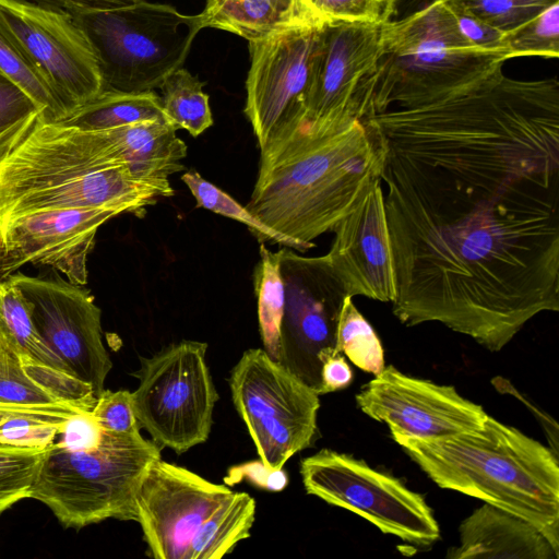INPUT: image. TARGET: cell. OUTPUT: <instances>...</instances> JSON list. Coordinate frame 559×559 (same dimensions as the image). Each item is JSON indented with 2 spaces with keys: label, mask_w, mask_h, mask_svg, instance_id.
<instances>
[{
  "label": "cell",
  "mask_w": 559,
  "mask_h": 559,
  "mask_svg": "<svg viewBox=\"0 0 559 559\" xmlns=\"http://www.w3.org/2000/svg\"><path fill=\"white\" fill-rule=\"evenodd\" d=\"M233 492L199 474L155 460L141 479L135 522L147 552L155 559H187L191 539L202 522Z\"/></svg>",
  "instance_id": "2e32d148"
},
{
  "label": "cell",
  "mask_w": 559,
  "mask_h": 559,
  "mask_svg": "<svg viewBox=\"0 0 559 559\" xmlns=\"http://www.w3.org/2000/svg\"><path fill=\"white\" fill-rule=\"evenodd\" d=\"M153 441L102 430L92 448L50 443L29 497L44 503L67 528L108 519L135 521V497L148 466L160 456Z\"/></svg>",
  "instance_id": "8992f818"
},
{
  "label": "cell",
  "mask_w": 559,
  "mask_h": 559,
  "mask_svg": "<svg viewBox=\"0 0 559 559\" xmlns=\"http://www.w3.org/2000/svg\"><path fill=\"white\" fill-rule=\"evenodd\" d=\"M0 403L69 405L91 412L96 397L90 384L16 354L0 336Z\"/></svg>",
  "instance_id": "44dd1931"
},
{
  "label": "cell",
  "mask_w": 559,
  "mask_h": 559,
  "mask_svg": "<svg viewBox=\"0 0 559 559\" xmlns=\"http://www.w3.org/2000/svg\"><path fill=\"white\" fill-rule=\"evenodd\" d=\"M0 24L68 115L102 93L96 52L70 12L31 0H0Z\"/></svg>",
  "instance_id": "7c38bea8"
},
{
  "label": "cell",
  "mask_w": 559,
  "mask_h": 559,
  "mask_svg": "<svg viewBox=\"0 0 559 559\" xmlns=\"http://www.w3.org/2000/svg\"><path fill=\"white\" fill-rule=\"evenodd\" d=\"M147 120H167L160 96L154 91L102 92L57 123L81 130H106Z\"/></svg>",
  "instance_id": "d4e9b609"
},
{
  "label": "cell",
  "mask_w": 559,
  "mask_h": 559,
  "mask_svg": "<svg viewBox=\"0 0 559 559\" xmlns=\"http://www.w3.org/2000/svg\"><path fill=\"white\" fill-rule=\"evenodd\" d=\"M206 350L204 342L183 340L141 358L132 407L140 427L160 449L182 454L209 439L218 394Z\"/></svg>",
  "instance_id": "ba28073f"
},
{
  "label": "cell",
  "mask_w": 559,
  "mask_h": 559,
  "mask_svg": "<svg viewBox=\"0 0 559 559\" xmlns=\"http://www.w3.org/2000/svg\"><path fill=\"white\" fill-rule=\"evenodd\" d=\"M362 413L388 425L391 433L421 440L449 438L479 427L487 413L453 385L384 367L356 395Z\"/></svg>",
  "instance_id": "9a60e30c"
},
{
  "label": "cell",
  "mask_w": 559,
  "mask_h": 559,
  "mask_svg": "<svg viewBox=\"0 0 559 559\" xmlns=\"http://www.w3.org/2000/svg\"><path fill=\"white\" fill-rule=\"evenodd\" d=\"M72 15L96 52L102 92L142 93L159 87L182 67L202 29L198 15L145 0Z\"/></svg>",
  "instance_id": "52a82bcc"
},
{
  "label": "cell",
  "mask_w": 559,
  "mask_h": 559,
  "mask_svg": "<svg viewBox=\"0 0 559 559\" xmlns=\"http://www.w3.org/2000/svg\"><path fill=\"white\" fill-rule=\"evenodd\" d=\"M326 253L349 297L396 298V278L381 178L374 179L332 229Z\"/></svg>",
  "instance_id": "d6986e66"
},
{
  "label": "cell",
  "mask_w": 559,
  "mask_h": 559,
  "mask_svg": "<svg viewBox=\"0 0 559 559\" xmlns=\"http://www.w3.org/2000/svg\"><path fill=\"white\" fill-rule=\"evenodd\" d=\"M503 44L509 60L530 56L558 58L559 2L506 33Z\"/></svg>",
  "instance_id": "836d02e7"
},
{
  "label": "cell",
  "mask_w": 559,
  "mask_h": 559,
  "mask_svg": "<svg viewBox=\"0 0 559 559\" xmlns=\"http://www.w3.org/2000/svg\"><path fill=\"white\" fill-rule=\"evenodd\" d=\"M234 406L259 459L281 469L311 447L318 432L319 394L264 349L243 352L229 376Z\"/></svg>",
  "instance_id": "9c48e42d"
},
{
  "label": "cell",
  "mask_w": 559,
  "mask_h": 559,
  "mask_svg": "<svg viewBox=\"0 0 559 559\" xmlns=\"http://www.w3.org/2000/svg\"><path fill=\"white\" fill-rule=\"evenodd\" d=\"M255 500L247 492L233 491L202 522L189 545L187 559H219L250 537Z\"/></svg>",
  "instance_id": "cb8c5ba5"
},
{
  "label": "cell",
  "mask_w": 559,
  "mask_h": 559,
  "mask_svg": "<svg viewBox=\"0 0 559 559\" xmlns=\"http://www.w3.org/2000/svg\"><path fill=\"white\" fill-rule=\"evenodd\" d=\"M277 252L285 285L280 362L320 395L321 361L336 352L337 321L348 295L328 254L307 258L287 247Z\"/></svg>",
  "instance_id": "8fae6325"
},
{
  "label": "cell",
  "mask_w": 559,
  "mask_h": 559,
  "mask_svg": "<svg viewBox=\"0 0 559 559\" xmlns=\"http://www.w3.org/2000/svg\"><path fill=\"white\" fill-rule=\"evenodd\" d=\"M322 25L249 41L245 114L260 150L304 121Z\"/></svg>",
  "instance_id": "4fadbf2b"
},
{
  "label": "cell",
  "mask_w": 559,
  "mask_h": 559,
  "mask_svg": "<svg viewBox=\"0 0 559 559\" xmlns=\"http://www.w3.org/2000/svg\"><path fill=\"white\" fill-rule=\"evenodd\" d=\"M391 436L439 487L528 521L559 550V463L551 449L489 415L449 438Z\"/></svg>",
  "instance_id": "3957f363"
},
{
  "label": "cell",
  "mask_w": 559,
  "mask_h": 559,
  "mask_svg": "<svg viewBox=\"0 0 559 559\" xmlns=\"http://www.w3.org/2000/svg\"><path fill=\"white\" fill-rule=\"evenodd\" d=\"M310 1V0H309ZM312 4V3H311Z\"/></svg>",
  "instance_id": "ee69618b"
},
{
  "label": "cell",
  "mask_w": 559,
  "mask_h": 559,
  "mask_svg": "<svg viewBox=\"0 0 559 559\" xmlns=\"http://www.w3.org/2000/svg\"><path fill=\"white\" fill-rule=\"evenodd\" d=\"M120 211L57 209L19 216L0 227V275L25 263L50 266L75 285L87 281V257L98 228Z\"/></svg>",
  "instance_id": "e0dca14e"
},
{
  "label": "cell",
  "mask_w": 559,
  "mask_h": 559,
  "mask_svg": "<svg viewBox=\"0 0 559 559\" xmlns=\"http://www.w3.org/2000/svg\"><path fill=\"white\" fill-rule=\"evenodd\" d=\"M201 28H217L248 41L326 21L309 0H206L198 14Z\"/></svg>",
  "instance_id": "7402d4cb"
},
{
  "label": "cell",
  "mask_w": 559,
  "mask_h": 559,
  "mask_svg": "<svg viewBox=\"0 0 559 559\" xmlns=\"http://www.w3.org/2000/svg\"><path fill=\"white\" fill-rule=\"evenodd\" d=\"M0 336L16 354L71 373L39 334L27 300L10 277L0 278Z\"/></svg>",
  "instance_id": "484cf974"
},
{
  "label": "cell",
  "mask_w": 559,
  "mask_h": 559,
  "mask_svg": "<svg viewBox=\"0 0 559 559\" xmlns=\"http://www.w3.org/2000/svg\"><path fill=\"white\" fill-rule=\"evenodd\" d=\"M35 2L76 13L90 10H110L128 7L140 0H33Z\"/></svg>",
  "instance_id": "b9f144b4"
},
{
  "label": "cell",
  "mask_w": 559,
  "mask_h": 559,
  "mask_svg": "<svg viewBox=\"0 0 559 559\" xmlns=\"http://www.w3.org/2000/svg\"><path fill=\"white\" fill-rule=\"evenodd\" d=\"M197 201L198 207L210 210L246 225L260 242L277 243L293 250L306 252L311 245L290 238L271 228L255 216L247 206L241 205L231 195L204 179L198 171L189 170L181 176Z\"/></svg>",
  "instance_id": "f1b7e54d"
},
{
  "label": "cell",
  "mask_w": 559,
  "mask_h": 559,
  "mask_svg": "<svg viewBox=\"0 0 559 559\" xmlns=\"http://www.w3.org/2000/svg\"><path fill=\"white\" fill-rule=\"evenodd\" d=\"M326 21L383 24L395 13L390 0H310Z\"/></svg>",
  "instance_id": "d590c367"
},
{
  "label": "cell",
  "mask_w": 559,
  "mask_h": 559,
  "mask_svg": "<svg viewBox=\"0 0 559 559\" xmlns=\"http://www.w3.org/2000/svg\"><path fill=\"white\" fill-rule=\"evenodd\" d=\"M300 475L307 493L356 513L384 534L418 546L440 538L439 524L425 499L362 460L322 449L301 460Z\"/></svg>",
  "instance_id": "30bf717a"
},
{
  "label": "cell",
  "mask_w": 559,
  "mask_h": 559,
  "mask_svg": "<svg viewBox=\"0 0 559 559\" xmlns=\"http://www.w3.org/2000/svg\"><path fill=\"white\" fill-rule=\"evenodd\" d=\"M253 286L263 349L271 358L280 361L285 285L281 273L278 252L270 251L263 243L260 246V260L253 273Z\"/></svg>",
  "instance_id": "4316f807"
},
{
  "label": "cell",
  "mask_w": 559,
  "mask_h": 559,
  "mask_svg": "<svg viewBox=\"0 0 559 559\" xmlns=\"http://www.w3.org/2000/svg\"><path fill=\"white\" fill-rule=\"evenodd\" d=\"M129 171L139 179L164 181L185 169L187 145L167 120H147L108 129Z\"/></svg>",
  "instance_id": "603a6c76"
},
{
  "label": "cell",
  "mask_w": 559,
  "mask_h": 559,
  "mask_svg": "<svg viewBox=\"0 0 559 559\" xmlns=\"http://www.w3.org/2000/svg\"><path fill=\"white\" fill-rule=\"evenodd\" d=\"M260 152L247 207L271 228L312 247L380 178L382 168L381 150L360 119L302 122Z\"/></svg>",
  "instance_id": "7a4b0ae2"
},
{
  "label": "cell",
  "mask_w": 559,
  "mask_h": 559,
  "mask_svg": "<svg viewBox=\"0 0 559 559\" xmlns=\"http://www.w3.org/2000/svg\"><path fill=\"white\" fill-rule=\"evenodd\" d=\"M380 27L343 21L320 27L302 122L328 126L358 119L356 96L379 58Z\"/></svg>",
  "instance_id": "ac0fdd59"
},
{
  "label": "cell",
  "mask_w": 559,
  "mask_h": 559,
  "mask_svg": "<svg viewBox=\"0 0 559 559\" xmlns=\"http://www.w3.org/2000/svg\"><path fill=\"white\" fill-rule=\"evenodd\" d=\"M460 15L509 33L559 0H442Z\"/></svg>",
  "instance_id": "d6a6232c"
},
{
  "label": "cell",
  "mask_w": 559,
  "mask_h": 559,
  "mask_svg": "<svg viewBox=\"0 0 559 559\" xmlns=\"http://www.w3.org/2000/svg\"><path fill=\"white\" fill-rule=\"evenodd\" d=\"M175 194L168 180L135 178L111 167L91 145L56 124L37 121L0 160V227L31 213L104 207L138 214Z\"/></svg>",
  "instance_id": "277c9868"
},
{
  "label": "cell",
  "mask_w": 559,
  "mask_h": 559,
  "mask_svg": "<svg viewBox=\"0 0 559 559\" xmlns=\"http://www.w3.org/2000/svg\"><path fill=\"white\" fill-rule=\"evenodd\" d=\"M27 300L39 334L97 399L112 368L102 338V311L88 290L64 280L8 276Z\"/></svg>",
  "instance_id": "5bb4252c"
},
{
  "label": "cell",
  "mask_w": 559,
  "mask_h": 559,
  "mask_svg": "<svg viewBox=\"0 0 559 559\" xmlns=\"http://www.w3.org/2000/svg\"><path fill=\"white\" fill-rule=\"evenodd\" d=\"M91 415L104 431L132 433L141 428L132 407V394L128 390H104Z\"/></svg>",
  "instance_id": "8d00e7d4"
},
{
  "label": "cell",
  "mask_w": 559,
  "mask_h": 559,
  "mask_svg": "<svg viewBox=\"0 0 559 559\" xmlns=\"http://www.w3.org/2000/svg\"><path fill=\"white\" fill-rule=\"evenodd\" d=\"M380 178L394 261L479 269L559 242V165L388 154Z\"/></svg>",
  "instance_id": "6da1fadb"
},
{
  "label": "cell",
  "mask_w": 559,
  "mask_h": 559,
  "mask_svg": "<svg viewBox=\"0 0 559 559\" xmlns=\"http://www.w3.org/2000/svg\"><path fill=\"white\" fill-rule=\"evenodd\" d=\"M82 413L88 412L69 405L25 406L0 403V428L5 423L20 417L67 424L71 418Z\"/></svg>",
  "instance_id": "f35d334b"
},
{
  "label": "cell",
  "mask_w": 559,
  "mask_h": 559,
  "mask_svg": "<svg viewBox=\"0 0 559 559\" xmlns=\"http://www.w3.org/2000/svg\"><path fill=\"white\" fill-rule=\"evenodd\" d=\"M0 74L20 86L40 108L41 121L62 120L67 110L20 47L0 24Z\"/></svg>",
  "instance_id": "f546056e"
},
{
  "label": "cell",
  "mask_w": 559,
  "mask_h": 559,
  "mask_svg": "<svg viewBox=\"0 0 559 559\" xmlns=\"http://www.w3.org/2000/svg\"><path fill=\"white\" fill-rule=\"evenodd\" d=\"M41 119L36 103L15 83L0 74V160Z\"/></svg>",
  "instance_id": "e575fe53"
},
{
  "label": "cell",
  "mask_w": 559,
  "mask_h": 559,
  "mask_svg": "<svg viewBox=\"0 0 559 559\" xmlns=\"http://www.w3.org/2000/svg\"><path fill=\"white\" fill-rule=\"evenodd\" d=\"M335 350L344 354L359 369L377 374L384 366V350L379 336L346 296L336 328Z\"/></svg>",
  "instance_id": "4dcf8cb0"
},
{
  "label": "cell",
  "mask_w": 559,
  "mask_h": 559,
  "mask_svg": "<svg viewBox=\"0 0 559 559\" xmlns=\"http://www.w3.org/2000/svg\"><path fill=\"white\" fill-rule=\"evenodd\" d=\"M460 544L449 559H558L544 534L528 521L485 503L460 525Z\"/></svg>",
  "instance_id": "ffe728a7"
},
{
  "label": "cell",
  "mask_w": 559,
  "mask_h": 559,
  "mask_svg": "<svg viewBox=\"0 0 559 559\" xmlns=\"http://www.w3.org/2000/svg\"><path fill=\"white\" fill-rule=\"evenodd\" d=\"M241 481H248L263 490L278 492L286 488L288 475L284 467L281 469H271L259 459L228 468L224 477L225 485L230 487Z\"/></svg>",
  "instance_id": "74e56055"
},
{
  "label": "cell",
  "mask_w": 559,
  "mask_h": 559,
  "mask_svg": "<svg viewBox=\"0 0 559 559\" xmlns=\"http://www.w3.org/2000/svg\"><path fill=\"white\" fill-rule=\"evenodd\" d=\"M395 7L397 5V3L400 2V0H390Z\"/></svg>",
  "instance_id": "7bdbcfd3"
},
{
  "label": "cell",
  "mask_w": 559,
  "mask_h": 559,
  "mask_svg": "<svg viewBox=\"0 0 559 559\" xmlns=\"http://www.w3.org/2000/svg\"><path fill=\"white\" fill-rule=\"evenodd\" d=\"M455 16L461 31L473 44L485 50L507 56L503 44L506 33L474 17L460 14H455Z\"/></svg>",
  "instance_id": "ab89813d"
},
{
  "label": "cell",
  "mask_w": 559,
  "mask_h": 559,
  "mask_svg": "<svg viewBox=\"0 0 559 559\" xmlns=\"http://www.w3.org/2000/svg\"><path fill=\"white\" fill-rule=\"evenodd\" d=\"M46 449L0 442V513L29 497Z\"/></svg>",
  "instance_id": "1f68e13d"
},
{
  "label": "cell",
  "mask_w": 559,
  "mask_h": 559,
  "mask_svg": "<svg viewBox=\"0 0 559 559\" xmlns=\"http://www.w3.org/2000/svg\"><path fill=\"white\" fill-rule=\"evenodd\" d=\"M205 82L180 68L160 84L162 107L168 122L198 136L213 124L209 95L203 92Z\"/></svg>",
  "instance_id": "83f0119b"
},
{
  "label": "cell",
  "mask_w": 559,
  "mask_h": 559,
  "mask_svg": "<svg viewBox=\"0 0 559 559\" xmlns=\"http://www.w3.org/2000/svg\"><path fill=\"white\" fill-rule=\"evenodd\" d=\"M508 60L473 44L449 7L431 0L381 24L380 55L357 92V117L450 96L502 70Z\"/></svg>",
  "instance_id": "5b68a950"
},
{
  "label": "cell",
  "mask_w": 559,
  "mask_h": 559,
  "mask_svg": "<svg viewBox=\"0 0 559 559\" xmlns=\"http://www.w3.org/2000/svg\"><path fill=\"white\" fill-rule=\"evenodd\" d=\"M353 370L342 353L326 355L321 361V392L326 394L347 388L353 381Z\"/></svg>",
  "instance_id": "60d3db41"
}]
</instances>
